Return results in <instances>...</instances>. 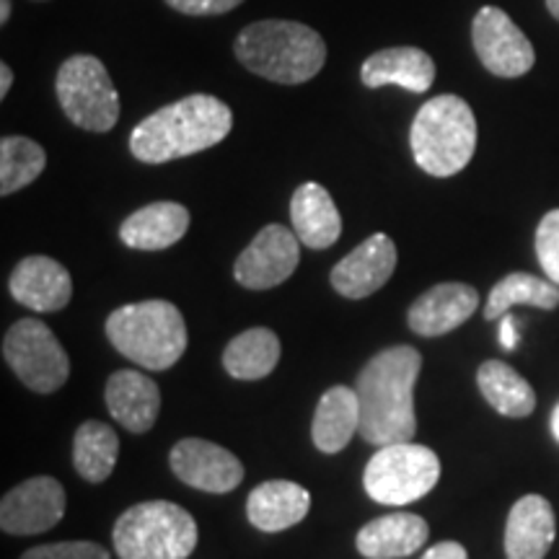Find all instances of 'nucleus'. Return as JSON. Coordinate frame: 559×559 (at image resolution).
Masks as SVG:
<instances>
[{
  "label": "nucleus",
  "mask_w": 559,
  "mask_h": 559,
  "mask_svg": "<svg viewBox=\"0 0 559 559\" xmlns=\"http://www.w3.org/2000/svg\"><path fill=\"white\" fill-rule=\"evenodd\" d=\"M423 355L409 345L381 349L360 370L355 391L360 402V436L370 445L409 443L417 432L415 383Z\"/></svg>",
  "instance_id": "f257e3e1"
},
{
  "label": "nucleus",
  "mask_w": 559,
  "mask_h": 559,
  "mask_svg": "<svg viewBox=\"0 0 559 559\" xmlns=\"http://www.w3.org/2000/svg\"><path fill=\"white\" fill-rule=\"evenodd\" d=\"M230 128L234 111L226 102L210 94H192L135 124L130 151L143 164H166L213 148L228 138Z\"/></svg>",
  "instance_id": "f03ea898"
},
{
  "label": "nucleus",
  "mask_w": 559,
  "mask_h": 559,
  "mask_svg": "<svg viewBox=\"0 0 559 559\" xmlns=\"http://www.w3.org/2000/svg\"><path fill=\"white\" fill-rule=\"evenodd\" d=\"M239 62L272 83L298 86L324 68L326 45L319 32L298 21H254L234 41Z\"/></svg>",
  "instance_id": "7ed1b4c3"
},
{
  "label": "nucleus",
  "mask_w": 559,
  "mask_h": 559,
  "mask_svg": "<svg viewBox=\"0 0 559 559\" xmlns=\"http://www.w3.org/2000/svg\"><path fill=\"white\" fill-rule=\"evenodd\" d=\"M412 156L430 177L464 171L477 151V120L461 96L443 94L419 107L409 130Z\"/></svg>",
  "instance_id": "20e7f679"
},
{
  "label": "nucleus",
  "mask_w": 559,
  "mask_h": 559,
  "mask_svg": "<svg viewBox=\"0 0 559 559\" xmlns=\"http://www.w3.org/2000/svg\"><path fill=\"white\" fill-rule=\"evenodd\" d=\"M107 337L135 366L166 370L185 355L187 324L169 300H140L109 313Z\"/></svg>",
  "instance_id": "39448f33"
},
{
  "label": "nucleus",
  "mask_w": 559,
  "mask_h": 559,
  "mask_svg": "<svg viewBox=\"0 0 559 559\" xmlns=\"http://www.w3.org/2000/svg\"><path fill=\"white\" fill-rule=\"evenodd\" d=\"M198 523L169 500H148L124 510L111 528L120 559H187L198 547Z\"/></svg>",
  "instance_id": "423d86ee"
},
{
  "label": "nucleus",
  "mask_w": 559,
  "mask_h": 559,
  "mask_svg": "<svg viewBox=\"0 0 559 559\" xmlns=\"http://www.w3.org/2000/svg\"><path fill=\"white\" fill-rule=\"evenodd\" d=\"M440 479L438 453L419 443L381 445L368 461L362 487L381 506H407L430 492Z\"/></svg>",
  "instance_id": "0eeeda50"
},
{
  "label": "nucleus",
  "mask_w": 559,
  "mask_h": 559,
  "mask_svg": "<svg viewBox=\"0 0 559 559\" xmlns=\"http://www.w3.org/2000/svg\"><path fill=\"white\" fill-rule=\"evenodd\" d=\"M58 102L75 128L109 132L120 120V94L94 55H73L58 70Z\"/></svg>",
  "instance_id": "6e6552de"
},
{
  "label": "nucleus",
  "mask_w": 559,
  "mask_h": 559,
  "mask_svg": "<svg viewBox=\"0 0 559 559\" xmlns=\"http://www.w3.org/2000/svg\"><path fill=\"white\" fill-rule=\"evenodd\" d=\"M3 358L26 389L37 394H52L66 386L70 358L55 337V332L39 319H21L5 332Z\"/></svg>",
  "instance_id": "1a4fd4ad"
},
{
  "label": "nucleus",
  "mask_w": 559,
  "mask_h": 559,
  "mask_svg": "<svg viewBox=\"0 0 559 559\" xmlns=\"http://www.w3.org/2000/svg\"><path fill=\"white\" fill-rule=\"evenodd\" d=\"M474 52L498 79H521L536 62L531 39L498 5H485L472 21Z\"/></svg>",
  "instance_id": "9d476101"
},
{
  "label": "nucleus",
  "mask_w": 559,
  "mask_h": 559,
  "mask_svg": "<svg viewBox=\"0 0 559 559\" xmlns=\"http://www.w3.org/2000/svg\"><path fill=\"white\" fill-rule=\"evenodd\" d=\"M300 262V239L296 230L270 223L251 239L234 264L236 283L249 290H270L285 283Z\"/></svg>",
  "instance_id": "9b49d317"
},
{
  "label": "nucleus",
  "mask_w": 559,
  "mask_h": 559,
  "mask_svg": "<svg viewBox=\"0 0 559 559\" xmlns=\"http://www.w3.org/2000/svg\"><path fill=\"white\" fill-rule=\"evenodd\" d=\"M66 489L52 477H32L3 495L0 528L11 536L45 534L66 515Z\"/></svg>",
  "instance_id": "f8f14e48"
},
{
  "label": "nucleus",
  "mask_w": 559,
  "mask_h": 559,
  "mask_svg": "<svg viewBox=\"0 0 559 559\" xmlns=\"http://www.w3.org/2000/svg\"><path fill=\"white\" fill-rule=\"evenodd\" d=\"M169 464L177 479L202 492L226 495L243 479L241 461L223 445L202 438L179 440L171 449Z\"/></svg>",
  "instance_id": "ddd939ff"
},
{
  "label": "nucleus",
  "mask_w": 559,
  "mask_h": 559,
  "mask_svg": "<svg viewBox=\"0 0 559 559\" xmlns=\"http://www.w3.org/2000/svg\"><path fill=\"white\" fill-rule=\"evenodd\" d=\"M396 270V243L386 234H373L332 270V288L340 296L362 300L389 283Z\"/></svg>",
  "instance_id": "4468645a"
},
{
  "label": "nucleus",
  "mask_w": 559,
  "mask_h": 559,
  "mask_svg": "<svg viewBox=\"0 0 559 559\" xmlns=\"http://www.w3.org/2000/svg\"><path fill=\"white\" fill-rule=\"evenodd\" d=\"M479 309L477 288L466 283H440L425 290L409 306L407 321L409 330L419 337H443L461 324H466Z\"/></svg>",
  "instance_id": "2eb2a0df"
},
{
  "label": "nucleus",
  "mask_w": 559,
  "mask_h": 559,
  "mask_svg": "<svg viewBox=\"0 0 559 559\" xmlns=\"http://www.w3.org/2000/svg\"><path fill=\"white\" fill-rule=\"evenodd\" d=\"M9 290L16 304L37 313L66 309L73 298V277L52 257L32 254L11 272Z\"/></svg>",
  "instance_id": "dca6fc26"
},
{
  "label": "nucleus",
  "mask_w": 559,
  "mask_h": 559,
  "mask_svg": "<svg viewBox=\"0 0 559 559\" xmlns=\"http://www.w3.org/2000/svg\"><path fill=\"white\" fill-rule=\"evenodd\" d=\"M557 536L555 508L542 495H526L510 508L506 523L508 559H544Z\"/></svg>",
  "instance_id": "f3484780"
},
{
  "label": "nucleus",
  "mask_w": 559,
  "mask_h": 559,
  "mask_svg": "<svg viewBox=\"0 0 559 559\" xmlns=\"http://www.w3.org/2000/svg\"><path fill=\"white\" fill-rule=\"evenodd\" d=\"M360 81L368 88L400 86L409 94H425L436 81V62L419 47H389L362 62Z\"/></svg>",
  "instance_id": "a211bd4d"
},
{
  "label": "nucleus",
  "mask_w": 559,
  "mask_h": 559,
  "mask_svg": "<svg viewBox=\"0 0 559 559\" xmlns=\"http://www.w3.org/2000/svg\"><path fill=\"white\" fill-rule=\"evenodd\" d=\"M109 415L130 432H148L158 419V383L140 370H117L107 381Z\"/></svg>",
  "instance_id": "6ab92c4d"
},
{
  "label": "nucleus",
  "mask_w": 559,
  "mask_h": 559,
  "mask_svg": "<svg viewBox=\"0 0 559 559\" xmlns=\"http://www.w3.org/2000/svg\"><path fill=\"white\" fill-rule=\"evenodd\" d=\"M430 536L428 521L415 513H389L358 531L355 547L366 559H402L425 547Z\"/></svg>",
  "instance_id": "aec40b11"
},
{
  "label": "nucleus",
  "mask_w": 559,
  "mask_h": 559,
  "mask_svg": "<svg viewBox=\"0 0 559 559\" xmlns=\"http://www.w3.org/2000/svg\"><path fill=\"white\" fill-rule=\"evenodd\" d=\"M309 489L288 479H270L251 489L247 500V519L254 528L277 534L288 531L309 515Z\"/></svg>",
  "instance_id": "412c9836"
},
{
  "label": "nucleus",
  "mask_w": 559,
  "mask_h": 559,
  "mask_svg": "<svg viewBox=\"0 0 559 559\" xmlns=\"http://www.w3.org/2000/svg\"><path fill=\"white\" fill-rule=\"evenodd\" d=\"M190 228V210L179 202H151L135 210L120 226L124 247L138 251H160L185 239Z\"/></svg>",
  "instance_id": "4be33fe9"
},
{
  "label": "nucleus",
  "mask_w": 559,
  "mask_h": 559,
  "mask_svg": "<svg viewBox=\"0 0 559 559\" xmlns=\"http://www.w3.org/2000/svg\"><path fill=\"white\" fill-rule=\"evenodd\" d=\"M293 230L309 249H330L342 234V215L332 194L317 181H306L290 200Z\"/></svg>",
  "instance_id": "5701e85b"
},
{
  "label": "nucleus",
  "mask_w": 559,
  "mask_h": 559,
  "mask_svg": "<svg viewBox=\"0 0 559 559\" xmlns=\"http://www.w3.org/2000/svg\"><path fill=\"white\" fill-rule=\"evenodd\" d=\"M355 432H360L358 391L332 386L321 396L317 412H313V445L321 453H340L342 449H347Z\"/></svg>",
  "instance_id": "b1692460"
},
{
  "label": "nucleus",
  "mask_w": 559,
  "mask_h": 559,
  "mask_svg": "<svg viewBox=\"0 0 559 559\" xmlns=\"http://www.w3.org/2000/svg\"><path fill=\"white\" fill-rule=\"evenodd\" d=\"M280 353H283V345L277 334L267 326H254L228 342L223 349V368L230 379L260 381L277 368Z\"/></svg>",
  "instance_id": "393cba45"
},
{
  "label": "nucleus",
  "mask_w": 559,
  "mask_h": 559,
  "mask_svg": "<svg viewBox=\"0 0 559 559\" xmlns=\"http://www.w3.org/2000/svg\"><path fill=\"white\" fill-rule=\"evenodd\" d=\"M477 383L489 407L502 417L523 419L536 409V391L515 368L502 360H487L477 370Z\"/></svg>",
  "instance_id": "a878e982"
},
{
  "label": "nucleus",
  "mask_w": 559,
  "mask_h": 559,
  "mask_svg": "<svg viewBox=\"0 0 559 559\" xmlns=\"http://www.w3.org/2000/svg\"><path fill=\"white\" fill-rule=\"evenodd\" d=\"M534 306V309L551 311L559 306V285L549 277L528 275V272H510L489 290L485 319H502L513 306Z\"/></svg>",
  "instance_id": "bb28decb"
},
{
  "label": "nucleus",
  "mask_w": 559,
  "mask_h": 559,
  "mask_svg": "<svg viewBox=\"0 0 559 559\" xmlns=\"http://www.w3.org/2000/svg\"><path fill=\"white\" fill-rule=\"evenodd\" d=\"M120 456V438L109 425L88 419L75 430L73 438V466L91 485H102L111 477Z\"/></svg>",
  "instance_id": "cd10ccee"
},
{
  "label": "nucleus",
  "mask_w": 559,
  "mask_h": 559,
  "mask_svg": "<svg viewBox=\"0 0 559 559\" xmlns=\"http://www.w3.org/2000/svg\"><path fill=\"white\" fill-rule=\"evenodd\" d=\"M47 153L32 138L5 135L0 140V194H9L29 187L45 171Z\"/></svg>",
  "instance_id": "c85d7f7f"
},
{
  "label": "nucleus",
  "mask_w": 559,
  "mask_h": 559,
  "mask_svg": "<svg viewBox=\"0 0 559 559\" xmlns=\"http://www.w3.org/2000/svg\"><path fill=\"white\" fill-rule=\"evenodd\" d=\"M536 257L544 275L559 285V207L549 210L536 228Z\"/></svg>",
  "instance_id": "c756f323"
},
{
  "label": "nucleus",
  "mask_w": 559,
  "mask_h": 559,
  "mask_svg": "<svg viewBox=\"0 0 559 559\" xmlns=\"http://www.w3.org/2000/svg\"><path fill=\"white\" fill-rule=\"evenodd\" d=\"M21 559H111V555L94 542H58L24 551Z\"/></svg>",
  "instance_id": "7c9ffc66"
},
{
  "label": "nucleus",
  "mask_w": 559,
  "mask_h": 559,
  "mask_svg": "<svg viewBox=\"0 0 559 559\" xmlns=\"http://www.w3.org/2000/svg\"><path fill=\"white\" fill-rule=\"evenodd\" d=\"M166 3L187 16H221V13L239 9L243 0H166Z\"/></svg>",
  "instance_id": "2f4dec72"
},
{
  "label": "nucleus",
  "mask_w": 559,
  "mask_h": 559,
  "mask_svg": "<svg viewBox=\"0 0 559 559\" xmlns=\"http://www.w3.org/2000/svg\"><path fill=\"white\" fill-rule=\"evenodd\" d=\"M423 559H469V555L459 542H440L425 551Z\"/></svg>",
  "instance_id": "473e14b6"
},
{
  "label": "nucleus",
  "mask_w": 559,
  "mask_h": 559,
  "mask_svg": "<svg viewBox=\"0 0 559 559\" xmlns=\"http://www.w3.org/2000/svg\"><path fill=\"white\" fill-rule=\"evenodd\" d=\"M500 345L506 349H513L519 345V334H515V321L513 317H502V324H500Z\"/></svg>",
  "instance_id": "72a5a7b5"
},
{
  "label": "nucleus",
  "mask_w": 559,
  "mask_h": 559,
  "mask_svg": "<svg viewBox=\"0 0 559 559\" xmlns=\"http://www.w3.org/2000/svg\"><path fill=\"white\" fill-rule=\"evenodd\" d=\"M11 83H13V70L9 62H3V66H0V99H5V96H9Z\"/></svg>",
  "instance_id": "f704fd0d"
},
{
  "label": "nucleus",
  "mask_w": 559,
  "mask_h": 559,
  "mask_svg": "<svg viewBox=\"0 0 559 559\" xmlns=\"http://www.w3.org/2000/svg\"><path fill=\"white\" fill-rule=\"evenodd\" d=\"M551 436H555L557 438V443H559V402H557V407L555 409H551Z\"/></svg>",
  "instance_id": "c9c22d12"
},
{
  "label": "nucleus",
  "mask_w": 559,
  "mask_h": 559,
  "mask_svg": "<svg viewBox=\"0 0 559 559\" xmlns=\"http://www.w3.org/2000/svg\"><path fill=\"white\" fill-rule=\"evenodd\" d=\"M11 19V0H0V24H9Z\"/></svg>",
  "instance_id": "e433bc0d"
},
{
  "label": "nucleus",
  "mask_w": 559,
  "mask_h": 559,
  "mask_svg": "<svg viewBox=\"0 0 559 559\" xmlns=\"http://www.w3.org/2000/svg\"><path fill=\"white\" fill-rule=\"evenodd\" d=\"M547 9H549L551 16L559 21V0H547Z\"/></svg>",
  "instance_id": "4c0bfd02"
}]
</instances>
